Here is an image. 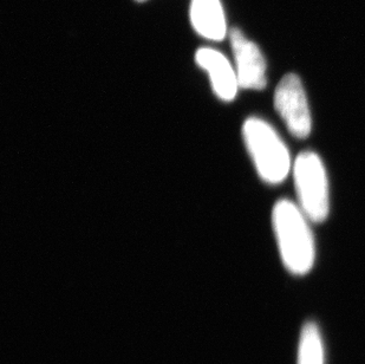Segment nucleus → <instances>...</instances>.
I'll return each mask as SVG.
<instances>
[{
	"mask_svg": "<svg viewBox=\"0 0 365 364\" xmlns=\"http://www.w3.org/2000/svg\"><path fill=\"white\" fill-rule=\"evenodd\" d=\"M310 223L292 200L280 199L273 206V233L280 259L291 275H305L314 268L316 243Z\"/></svg>",
	"mask_w": 365,
	"mask_h": 364,
	"instance_id": "f257e3e1",
	"label": "nucleus"
},
{
	"mask_svg": "<svg viewBox=\"0 0 365 364\" xmlns=\"http://www.w3.org/2000/svg\"><path fill=\"white\" fill-rule=\"evenodd\" d=\"M242 136L255 172L267 185H280L292 173L289 148L272 124L262 117L245 120Z\"/></svg>",
	"mask_w": 365,
	"mask_h": 364,
	"instance_id": "f03ea898",
	"label": "nucleus"
},
{
	"mask_svg": "<svg viewBox=\"0 0 365 364\" xmlns=\"http://www.w3.org/2000/svg\"><path fill=\"white\" fill-rule=\"evenodd\" d=\"M292 176L300 210L311 223H324L330 213V187L321 156L302 151L293 161Z\"/></svg>",
	"mask_w": 365,
	"mask_h": 364,
	"instance_id": "7ed1b4c3",
	"label": "nucleus"
},
{
	"mask_svg": "<svg viewBox=\"0 0 365 364\" xmlns=\"http://www.w3.org/2000/svg\"><path fill=\"white\" fill-rule=\"evenodd\" d=\"M274 109L289 134L299 140L309 138L312 131V116L303 83L296 74L280 79L273 96Z\"/></svg>",
	"mask_w": 365,
	"mask_h": 364,
	"instance_id": "20e7f679",
	"label": "nucleus"
},
{
	"mask_svg": "<svg viewBox=\"0 0 365 364\" xmlns=\"http://www.w3.org/2000/svg\"><path fill=\"white\" fill-rule=\"evenodd\" d=\"M235 68L240 89H265L267 86V66L258 45L250 41L239 29L230 31Z\"/></svg>",
	"mask_w": 365,
	"mask_h": 364,
	"instance_id": "39448f33",
	"label": "nucleus"
},
{
	"mask_svg": "<svg viewBox=\"0 0 365 364\" xmlns=\"http://www.w3.org/2000/svg\"><path fill=\"white\" fill-rule=\"evenodd\" d=\"M195 63L210 79V86L217 100L231 103L238 96L240 84L235 64L215 49L200 48L195 52Z\"/></svg>",
	"mask_w": 365,
	"mask_h": 364,
	"instance_id": "423d86ee",
	"label": "nucleus"
},
{
	"mask_svg": "<svg viewBox=\"0 0 365 364\" xmlns=\"http://www.w3.org/2000/svg\"><path fill=\"white\" fill-rule=\"evenodd\" d=\"M190 21L201 37L222 41L227 35V25L220 0H192Z\"/></svg>",
	"mask_w": 365,
	"mask_h": 364,
	"instance_id": "0eeeda50",
	"label": "nucleus"
},
{
	"mask_svg": "<svg viewBox=\"0 0 365 364\" xmlns=\"http://www.w3.org/2000/svg\"><path fill=\"white\" fill-rule=\"evenodd\" d=\"M297 364H325L324 342L314 322H309L302 329Z\"/></svg>",
	"mask_w": 365,
	"mask_h": 364,
	"instance_id": "6e6552de",
	"label": "nucleus"
},
{
	"mask_svg": "<svg viewBox=\"0 0 365 364\" xmlns=\"http://www.w3.org/2000/svg\"><path fill=\"white\" fill-rule=\"evenodd\" d=\"M138 1H145V0H138Z\"/></svg>",
	"mask_w": 365,
	"mask_h": 364,
	"instance_id": "1a4fd4ad",
	"label": "nucleus"
}]
</instances>
